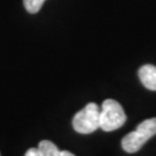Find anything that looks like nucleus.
I'll return each instance as SVG.
<instances>
[{
	"instance_id": "obj_7",
	"label": "nucleus",
	"mask_w": 156,
	"mask_h": 156,
	"mask_svg": "<svg viewBox=\"0 0 156 156\" xmlns=\"http://www.w3.org/2000/svg\"><path fill=\"white\" fill-rule=\"evenodd\" d=\"M24 156H41V154H39V151L37 148H30V149L27 151V153H26Z\"/></svg>"
},
{
	"instance_id": "obj_2",
	"label": "nucleus",
	"mask_w": 156,
	"mask_h": 156,
	"mask_svg": "<svg viewBox=\"0 0 156 156\" xmlns=\"http://www.w3.org/2000/svg\"><path fill=\"white\" fill-rule=\"evenodd\" d=\"M126 115L123 106L115 100H105L102 104L100 117V128L104 132H111L123 126Z\"/></svg>"
},
{
	"instance_id": "obj_5",
	"label": "nucleus",
	"mask_w": 156,
	"mask_h": 156,
	"mask_svg": "<svg viewBox=\"0 0 156 156\" xmlns=\"http://www.w3.org/2000/svg\"><path fill=\"white\" fill-rule=\"evenodd\" d=\"M38 151L41 156H75L67 151H59L57 146L49 140H43L38 145Z\"/></svg>"
},
{
	"instance_id": "obj_3",
	"label": "nucleus",
	"mask_w": 156,
	"mask_h": 156,
	"mask_svg": "<svg viewBox=\"0 0 156 156\" xmlns=\"http://www.w3.org/2000/svg\"><path fill=\"white\" fill-rule=\"evenodd\" d=\"M100 106L96 103H88L73 118V128L81 134H90L100 128Z\"/></svg>"
},
{
	"instance_id": "obj_1",
	"label": "nucleus",
	"mask_w": 156,
	"mask_h": 156,
	"mask_svg": "<svg viewBox=\"0 0 156 156\" xmlns=\"http://www.w3.org/2000/svg\"><path fill=\"white\" fill-rule=\"evenodd\" d=\"M154 135H156V118L146 119L138 125L135 131L129 132L124 136L122 140V147L129 154L136 153Z\"/></svg>"
},
{
	"instance_id": "obj_6",
	"label": "nucleus",
	"mask_w": 156,
	"mask_h": 156,
	"mask_svg": "<svg viewBox=\"0 0 156 156\" xmlns=\"http://www.w3.org/2000/svg\"><path fill=\"white\" fill-rule=\"evenodd\" d=\"M44 2L45 0H23L26 9L29 13H31V14H35V13L39 12V9L42 8V6H43Z\"/></svg>"
},
{
	"instance_id": "obj_4",
	"label": "nucleus",
	"mask_w": 156,
	"mask_h": 156,
	"mask_svg": "<svg viewBox=\"0 0 156 156\" xmlns=\"http://www.w3.org/2000/svg\"><path fill=\"white\" fill-rule=\"evenodd\" d=\"M139 79L147 89L156 91V66L144 65L139 69Z\"/></svg>"
}]
</instances>
